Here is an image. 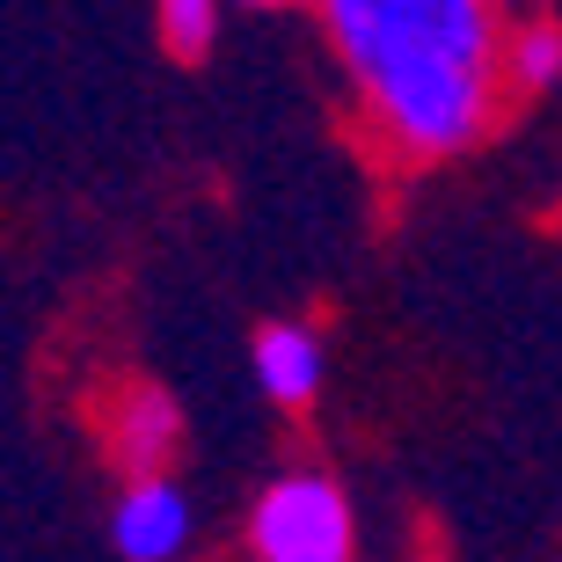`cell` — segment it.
I'll list each match as a JSON object with an SVG mask.
<instances>
[{
    "mask_svg": "<svg viewBox=\"0 0 562 562\" xmlns=\"http://www.w3.org/2000/svg\"><path fill=\"white\" fill-rule=\"evenodd\" d=\"M249 8H285V0H249Z\"/></svg>",
    "mask_w": 562,
    "mask_h": 562,
    "instance_id": "ba28073f",
    "label": "cell"
},
{
    "mask_svg": "<svg viewBox=\"0 0 562 562\" xmlns=\"http://www.w3.org/2000/svg\"><path fill=\"white\" fill-rule=\"evenodd\" d=\"M256 380H263V395L278 409H307L314 387H322V344H314V329L271 322V329L256 336Z\"/></svg>",
    "mask_w": 562,
    "mask_h": 562,
    "instance_id": "5b68a950",
    "label": "cell"
},
{
    "mask_svg": "<svg viewBox=\"0 0 562 562\" xmlns=\"http://www.w3.org/2000/svg\"><path fill=\"white\" fill-rule=\"evenodd\" d=\"M512 81L519 88H555L562 81V22H526L512 37Z\"/></svg>",
    "mask_w": 562,
    "mask_h": 562,
    "instance_id": "8992f818",
    "label": "cell"
},
{
    "mask_svg": "<svg viewBox=\"0 0 562 562\" xmlns=\"http://www.w3.org/2000/svg\"><path fill=\"white\" fill-rule=\"evenodd\" d=\"M103 438H110V460H117L132 482H154L168 468V453H176V438H183V409H176L154 380H132L125 395L110 402Z\"/></svg>",
    "mask_w": 562,
    "mask_h": 562,
    "instance_id": "3957f363",
    "label": "cell"
},
{
    "mask_svg": "<svg viewBox=\"0 0 562 562\" xmlns=\"http://www.w3.org/2000/svg\"><path fill=\"white\" fill-rule=\"evenodd\" d=\"M110 541L125 562H176L190 541V497L168 475L154 482H125L117 497V519H110Z\"/></svg>",
    "mask_w": 562,
    "mask_h": 562,
    "instance_id": "277c9868",
    "label": "cell"
},
{
    "mask_svg": "<svg viewBox=\"0 0 562 562\" xmlns=\"http://www.w3.org/2000/svg\"><path fill=\"white\" fill-rule=\"evenodd\" d=\"M387 139L417 161L475 146L497 117L490 0H322Z\"/></svg>",
    "mask_w": 562,
    "mask_h": 562,
    "instance_id": "6da1fadb",
    "label": "cell"
},
{
    "mask_svg": "<svg viewBox=\"0 0 562 562\" xmlns=\"http://www.w3.org/2000/svg\"><path fill=\"white\" fill-rule=\"evenodd\" d=\"M249 548L256 562H351V504L329 475L292 468L256 497Z\"/></svg>",
    "mask_w": 562,
    "mask_h": 562,
    "instance_id": "7a4b0ae2",
    "label": "cell"
},
{
    "mask_svg": "<svg viewBox=\"0 0 562 562\" xmlns=\"http://www.w3.org/2000/svg\"><path fill=\"white\" fill-rule=\"evenodd\" d=\"M161 37L176 59H205L212 44V0H161Z\"/></svg>",
    "mask_w": 562,
    "mask_h": 562,
    "instance_id": "52a82bcc",
    "label": "cell"
}]
</instances>
